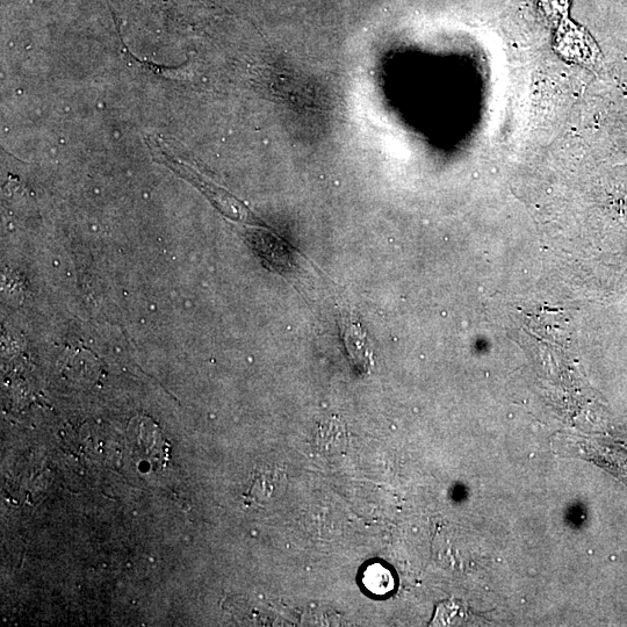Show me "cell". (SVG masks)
<instances>
[{"label": "cell", "mask_w": 627, "mask_h": 627, "mask_svg": "<svg viewBox=\"0 0 627 627\" xmlns=\"http://www.w3.org/2000/svg\"><path fill=\"white\" fill-rule=\"evenodd\" d=\"M344 442L345 437L340 423L331 420L327 423L321 424L319 431V444H336L340 446L341 444H344Z\"/></svg>", "instance_id": "4"}, {"label": "cell", "mask_w": 627, "mask_h": 627, "mask_svg": "<svg viewBox=\"0 0 627 627\" xmlns=\"http://www.w3.org/2000/svg\"><path fill=\"white\" fill-rule=\"evenodd\" d=\"M342 329L351 364L359 373H369L373 365L372 351L360 324L351 315L345 316Z\"/></svg>", "instance_id": "1"}, {"label": "cell", "mask_w": 627, "mask_h": 627, "mask_svg": "<svg viewBox=\"0 0 627 627\" xmlns=\"http://www.w3.org/2000/svg\"><path fill=\"white\" fill-rule=\"evenodd\" d=\"M285 474L278 468H264L252 474L247 490V500L263 503L276 496L285 486Z\"/></svg>", "instance_id": "2"}, {"label": "cell", "mask_w": 627, "mask_h": 627, "mask_svg": "<svg viewBox=\"0 0 627 627\" xmlns=\"http://www.w3.org/2000/svg\"><path fill=\"white\" fill-rule=\"evenodd\" d=\"M363 583L370 593L379 596L387 595L393 592L395 588V580L391 569L381 564H373L365 568Z\"/></svg>", "instance_id": "3"}]
</instances>
